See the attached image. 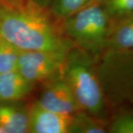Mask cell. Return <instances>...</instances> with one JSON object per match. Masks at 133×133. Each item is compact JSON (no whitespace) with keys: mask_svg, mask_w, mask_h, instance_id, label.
I'll return each mask as SVG.
<instances>
[{"mask_svg":"<svg viewBox=\"0 0 133 133\" xmlns=\"http://www.w3.org/2000/svg\"><path fill=\"white\" fill-rule=\"evenodd\" d=\"M0 36L19 50L67 52L74 45L61 22L31 0L20 6L0 2Z\"/></svg>","mask_w":133,"mask_h":133,"instance_id":"obj_1","label":"cell"},{"mask_svg":"<svg viewBox=\"0 0 133 133\" xmlns=\"http://www.w3.org/2000/svg\"><path fill=\"white\" fill-rule=\"evenodd\" d=\"M62 75L82 111L108 122L109 107L97 71V58L73 45L66 54Z\"/></svg>","mask_w":133,"mask_h":133,"instance_id":"obj_2","label":"cell"},{"mask_svg":"<svg viewBox=\"0 0 133 133\" xmlns=\"http://www.w3.org/2000/svg\"><path fill=\"white\" fill-rule=\"evenodd\" d=\"M72 44L98 58L104 52L112 19L99 0H95L61 22Z\"/></svg>","mask_w":133,"mask_h":133,"instance_id":"obj_3","label":"cell"},{"mask_svg":"<svg viewBox=\"0 0 133 133\" xmlns=\"http://www.w3.org/2000/svg\"><path fill=\"white\" fill-rule=\"evenodd\" d=\"M97 71L110 109L133 105V48L105 50L97 60Z\"/></svg>","mask_w":133,"mask_h":133,"instance_id":"obj_4","label":"cell"},{"mask_svg":"<svg viewBox=\"0 0 133 133\" xmlns=\"http://www.w3.org/2000/svg\"><path fill=\"white\" fill-rule=\"evenodd\" d=\"M67 52L20 50L17 70L33 85L42 84L62 73Z\"/></svg>","mask_w":133,"mask_h":133,"instance_id":"obj_5","label":"cell"},{"mask_svg":"<svg viewBox=\"0 0 133 133\" xmlns=\"http://www.w3.org/2000/svg\"><path fill=\"white\" fill-rule=\"evenodd\" d=\"M42 85L38 99L35 101L41 107L70 115L81 110L62 72L43 83Z\"/></svg>","mask_w":133,"mask_h":133,"instance_id":"obj_6","label":"cell"},{"mask_svg":"<svg viewBox=\"0 0 133 133\" xmlns=\"http://www.w3.org/2000/svg\"><path fill=\"white\" fill-rule=\"evenodd\" d=\"M72 115L50 111L34 102L29 109L28 133H69Z\"/></svg>","mask_w":133,"mask_h":133,"instance_id":"obj_7","label":"cell"},{"mask_svg":"<svg viewBox=\"0 0 133 133\" xmlns=\"http://www.w3.org/2000/svg\"><path fill=\"white\" fill-rule=\"evenodd\" d=\"M35 87L18 70L0 73V102L24 101Z\"/></svg>","mask_w":133,"mask_h":133,"instance_id":"obj_8","label":"cell"},{"mask_svg":"<svg viewBox=\"0 0 133 133\" xmlns=\"http://www.w3.org/2000/svg\"><path fill=\"white\" fill-rule=\"evenodd\" d=\"M29 109L23 101L0 102V124L5 133H28Z\"/></svg>","mask_w":133,"mask_h":133,"instance_id":"obj_9","label":"cell"},{"mask_svg":"<svg viewBox=\"0 0 133 133\" xmlns=\"http://www.w3.org/2000/svg\"><path fill=\"white\" fill-rule=\"evenodd\" d=\"M132 48L133 13H132L112 21L105 50H124Z\"/></svg>","mask_w":133,"mask_h":133,"instance_id":"obj_10","label":"cell"},{"mask_svg":"<svg viewBox=\"0 0 133 133\" xmlns=\"http://www.w3.org/2000/svg\"><path fill=\"white\" fill-rule=\"evenodd\" d=\"M107 121L79 110L72 115L69 133H106Z\"/></svg>","mask_w":133,"mask_h":133,"instance_id":"obj_11","label":"cell"},{"mask_svg":"<svg viewBox=\"0 0 133 133\" xmlns=\"http://www.w3.org/2000/svg\"><path fill=\"white\" fill-rule=\"evenodd\" d=\"M112 110L107 122V132L133 133V105H121Z\"/></svg>","mask_w":133,"mask_h":133,"instance_id":"obj_12","label":"cell"},{"mask_svg":"<svg viewBox=\"0 0 133 133\" xmlns=\"http://www.w3.org/2000/svg\"><path fill=\"white\" fill-rule=\"evenodd\" d=\"M94 1L95 0H52L48 10L54 18L62 22Z\"/></svg>","mask_w":133,"mask_h":133,"instance_id":"obj_13","label":"cell"},{"mask_svg":"<svg viewBox=\"0 0 133 133\" xmlns=\"http://www.w3.org/2000/svg\"><path fill=\"white\" fill-rule=\"evenodd\" d=\"M20 50L0 36V73L17 70Z\"/></svg>","mask_w":133,"mask_h":133,"instance_id":"obj_14","label":"cell"},{"mask_svg":"<svg viewBox=\"0 0 133 133\" xmlns=\"http://www.w3.org/2000/svg\"><path fill=\"white\" fill-rule=\"evenodd\" d=\"M112 21L133 13V0H99Z\"/></svg>","mask_w":133,"mask_h":133,"instance_id":"obj_15","label":"cell"},{"mask_svg":"<svg viewBox=\"0 0 133 133\" xmlns=\"http://www.w3.org/2000/svg\"><path fill=\"white\" fill-rule=\"evenodd\" d=\"M28 0H0V2L14 6H20L24 5Z\"/></svg>","mask_w":133,"mask_h":133,"instance_id":"obj_16","label":"cell"},{"mask_svg":"<svg viewBox=\"0 0 133 133\" xmlns=\"http://www.w3.org/2000/svg\"><path fill=\"white\" fill-rule=\"evenodd\" d=\"M31 1H33L34 3H36V5H38L43 8L48 9L52 0H31Z\"/></svg>","mask_w":133,"mask_h":133,"instance_id":"obj_17","label":"cell"},{"mask_svg":"<svg viewBox=\"0 0 133 133\" xmlns=\"http://www.w3.org/2000/svg\"><path fill=\"white\" fill-rule=\"evenodd\" d=\"M0 133H5V131H4L3 128H2V127L1 126V124H0Z\"/></svg>","mask_w":133,"mask_h":133,"instance_id":"obj_18","label":"cell"}]
</instances>
